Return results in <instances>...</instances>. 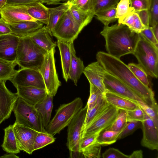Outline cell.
Here are the masks:
<instances>
[{"mask_svg": "<svg viewBox=\"0 0 158 158\" xmlns=\"http://www.w3.org/2000/svg\"><path fill=\"white\" fill-rule=\"evenodd\" d=\"M96 58L106 72L128 86L143 102L151 107L158 108L154 93L151 88L140 81L128 65L120 59L102 51L97 52Z\"/></svg>", "mask_w": 158, "mask_h": 158, "instance_id": "1", "label": "cell"}, {"mask_svg": "<svg viewBox=\"0 0 158 158\" xmlns=\"http://www.w3.org/2000/svg\"><path fill=\"white\" fill-rule=\"evenodd\" d=\"M100 34L105 39L107 53L119 59L133 54L139 38V33L123 24L104 26Z\"/></svg>", "mask_w": 158, "mask_h": 158, "instance_id": "2", "label": "cell"}, {"mask_svg": "<svg viewBox=\"0 0 158 158\" xmlns=\"http://www.w3.org/2000/svg\"><path fill=\"white\" fill-rule=\"evenodd\" d=\"M47 52L29 37L20 38L15 62L21 68L39 69Z\"/></svg>", "mask_w": 158, "mask_h": 158, "instance_id": "3", "label": "cell"}, {"mask_svg": "<svg viewBox=\"0 0 158 158\" xmlns=\"http://www.w3.org/2000/svg\"><path fill=\"white\" fill-rule=\"evenodd\" d=\"M139 34V40L132 54L148 75L157 78L158 48Z\"/></svg>", "mask_w": 158, "mask_h": 158, "instance_id": "4", "label": "cell"}, {"mask_svg": "<svg viewBox=\"0 0 158 158\" xmlns=\"http://www.w3.org/2000/svg\"><path fill=\"white\" fill-rule=\"evenodd\" d=\"M83 104L81 99L77 97L69 103L60 105L53 118L45 128L46 131L53 135L60 133L68 126L83 108Z\"/></svg>", "mask_w": 158, "mask_h": 158, "instance_id": "5", "label": "cell"}, {"mask_svg": "<svg viewBox=\"0 0 158 158\" xmlns=\"http://www.w3.org/2000/svg\"><path fill=\"white\" fill-rule=\"evenodd\" d=\"M15 122L38 132L46 131L41 117L35 106L31 105L19 97L13 111Z\"/></svg>", "mask_w": 158, "mask_h": 158, "instance_id": "6", "label": "cell"}, {"mask_svg": "<svg viewBox=\"0 0 158 158\" xmlns=\"http://www.w3.org/2000/svg\"><path fill=\"white\" fill-rule=\"evenodd\" d=\"M55 48L48 52L39 70L42 76L47 94L54 97L61 85L55 64Z\"/></svg>", "mask_w": 158, "mask_h": 158, "instance_id": "7", "label": "cell"}, {"mask_svg": "<svg viewBox=\"0 0 158 158\" xmlns=\"http://www.w3.org/2000/svg\"><path fill=\"white\" fill-rule=\"evenodd\" d=\"M83 29L76 23L69 10L59 19L52 32V35L69 42H73Z\"/></svg>", "mask_w": 158, "mask_h": 158, "instance_id": "8", "label": "cell"}, {"mask_svg": "<svg viewBox=\"0 0 158 158\" xmlns=\"http://www.w3.org/2000/svg\"><path fill=\"white\" fill-rule=\"evenodd\" d=\"M118 110V109L109 103L89 126L81 132V138L99 133L102 130L107 128L115 119Z\"/></svg>", "mask_w": 158, "mask_h": 158, "instance_id": "9", "label": "cell"}, {"mask_svg": "<svg viewBox=\"0 0 158 158\" xmlns=\"http://www.w3.org/2000/svg\"><path fill=\"white\" fill-rule=\"evenodd\" d=\"M10 81L16 88L34 87L45 89L44 81L39 69L21 68L16 71Z\"/></svg>", "mask_w": 158, "mask_h": 158, "instance_id": "10", "label": "cell"}, {"mask_svg": "<svg viewBox=\"0 0 158 158\" xmlns=\"http://www.w3.org/2000/svg\"><path fill=\"white\" fill-rule=\"evenodd\" d=\"M87 109L86 106L82 108L68 126L66 145L69 151H80L81 134Z\"/></svg>", "mask_w": 158, "mask_h": 158, "instance_id": "11", "label": "cell"}, {"mask_svg": "<svg viewBox=\"0 0 158 158\" xmlns=\"http://www.w3.org/2000/svg\"><path fill=\"white\" fill-rule=\"evenodd\" d=\"M13 131L20 150L31 154L38 131L16 122L12 125Z\"/></svg>", "mask_w": 158, "mask_h": 158, "instance_id": "12", "label": "cell"}, {"mask_svg": "<svg viewBox=\"0 0 158 158\" xmlns=\"http://www.w3.org/2000/svg\"><path fill=\"white\" fill-rule=\"evenodd\" d=\"M103 83L107 91L130 99L136 103L141 100L138 96L119 79L105 71Z\"/></svg>", "mask_w": 158, "mask_h": 158, "instance_id": "13", "label": "cell"}, {"mask_svg": "<svg viewBox=\"0 0 158 158\" xmlns=\"http://www.w3.org/2000/svg\"><path fill=\"white\" fill-rule=\"evenodd\" d=\"M6 81L0 80V125L10 117L15 103L19 97L6 87Z\"/></svg>", "mask_w": 158, "mask_h": 158, "instance_id": "14", "label": "cell"}, {"mask_svg": "<svg viewBox=\"0 0 158 158\" xmlns=\"http://www.w3.org/2000/svg\"><path fill=\"white\" fill-rule=\"evenodd\" d=\"M144 112V119L142 122L143 137L141 145L151 150H158V128L152 120Z\"/></svg>", "mask_w": 158, "mask_h": 158, "instance_id": "15", "label": "cell"}, {"mask_svg": "<svg viewBox=\"0 0 158 158\" xmlns=\"http://www.w3.org/2000/svg\"><path fill=\"white\" fill-rule=\"evenodd\" d=\"M0 15L8 24L24 21H36L27 12L25 5L14 6L6 4L0 10Z\"/></svg>", "mask_w": 158, "mask_h": 158, "instance_id": "16", "label": "cell"}, {"mask_svg": "<svg viewBox=\"0 0 158 158\" xmlns=\"http://www.w3.org/2000/svg\"><path fill=\"white\" fill-rule=\"evenodd\" d=\"M20 38L12 34L0 36V58L15 62Z\"/></svg>", "mask_w": 158, "mask_h": 158, "instance_id": "17", "label": "cell"}, {"mask_svg": "<svg viewBox=\"0 0 158 158\" xmlns=\"http://www.w3.org/2000/svg\"><path fill=\"white\" fill-rule=\"evenodd\" d=\"M105 71L97 61L85 67L83 72L89 83L96 86L103 94L106 91L103 83Z\"/></svg>", "mask_w": 158, "mask_h": 158, "instance_id": "18", "label": "cell"}, {"mask_svg": "<svg viewBox=\"0 0 158 158\" xmlns=\"http://www.w3.org/2000/svg\"><path fill=\"white\" fill-rule=\"evenodd\" d=\"M16 89V93L19 97L34 106L43 100L47 95L45 89L34 87H20Z\"/></svg>", "mask_w": 158, "mask_h": 158, "instance_id": "19", "label": "cell"}, {"mask_svg": "<svg viewBox=\"0 0 158 158\" xmlns=\"http://www.w3.org/2000/svg\"><path fill=\"white\" fill-rule=\"evenodd\" d=\"M50 35L44 25L26 36L29 37L36 44L48 52L57 46Z\"/></svg>", "mask_w": 158, "mask_h": 158, "instance_id": "20", "label": "cell"}, {"mask_svg": "<svg viewBox=\"0 0 158 158\" xmlns=\"http://www.w3.org/2000/svg\"><path fill=\"white\" fill-rule=\"evenodd\" d=\"M8 24L11 31V34L19 38L26 37L44 25L43 23L37 21H24Z\"/></svg>", "mask_w": 158, "mask_h": 158, "instance_id": "21", "label": "cell"}, {"mask_svg": "<svg viewBox=\"0 0 158 158\" xmlns=\"http://www.w3.org/2000/svg\"><path fill=\"white\" fill-rule=\"evenodd\" d=\"M71 43L57 39V45L60 53L63 77L66 82L69 79V72L71 59Z\"/></svg>", "mask_w": 158, "mask_h": 158, "instance_id": "22", "label": "cell"}, {"mask_svg": "<svg viewBox=\"0 0 158 158\" xmlns=\"http://www.w3.org/2000/svg\"><path fill=\"white\" fill-rule=\"evenodd\" d=\"M103 95L108 103L118 109L132 110L139 107L137 103L110 92L106 91Z\"/></svg>", "mask_w": 158, "mask_h": 158, "instance_id": "23", "label": "cell"}, {"mask_svg": "<svg viewBox=\"0 0 158 158\" xmlns=\"http://www.w3.org/2000/svg\"><path fill=\"white\" fill-rule=\"evenodd\" d=\"M71 59L70 64L69 78L77 85L78 81L85 68L83 61L76 54L73 42L71 44Z\"/></svg>", "mask_w": 158, "mask_h": 158, "instance_id": "24", "label": "cell"}, {"mask_svg": "<svg viewBox=\"0 0 158 158\" xmlns=\"http://www.w3.org/2000/svg\"><path fill=\"white\" fill-rule=\"evenodd\" d=\"M28 14L36 20L46 25L48 24L49 15L48 8L40 1L25 5Z\"/></svg>", "mask_w": 158, "mask_h": 158, "instance_id": "25", "label": "cell"}, {"mask_svg": "<svg viewBox=\"0 0 158 158\" xmlns=\"http://www.w3.org/2000/svg\"><path fill=\"white\" fill-rule=\"evenodd\" d=\"M70 7L71 6L68 1L65 2L61 3L58 6L48 8V21L46 27L51 36H52V31L59 19Z\"/></svg>", "mask_w": 158, "mask_h": 158, "instance_id": "26", "label": "cell"}, {"mask_svg": "<svg viewBox=\"0 0 158 158\" xmlns=\"http://www.w3.org/2000/svg\"><path fill=\"white\" fill-rule=\"evenodd\" d=\"M53 97L52 96L47 94L43 100L35 106L40 115L45 128L51 120L53 108Z\"/></svg>", "mask_w": 158, "mask_h": 158, "instance_id": "27", "label": "cell"}, {"mask_svg": "<svg viewBox=\"0 0 158 158\" xmlns=\"http://www.w3.org/2000/svg\"><path fill=\"white\" fill-rule=\"evenodd\" d=\"M4 134L1 145L3 151L8 153L17 154L20 152L13 131V126L10 125L4 129Z\"/></svg>", "mask_w": 158, "mask_h": 158, "instance_id": "28", "label": "cell"}, {"mask_svg": "<svg viewBox=\"0 0 158 158\" xmlns=\"http://www.w3.org/2000/svg\"><path fill=\"white\" fill-rule=\"evenodd\" d=\"M120 24L126 25L131 30L138 33H140L147 28L142 24L138 14L134 10L129 13Z\"/></svg>", "mask_w": 158, "mask_h": 158, "instance_id": "29", "label": "cell"}, {"mask_svg": "<svg viewBox=\"0 0 158 158\" xmlns=\"http://www.w3.org/2000/svg\"><path fill=\"white\" fill-rule=\"evenodd\" d=\"M109 103L103 97L99 100L96 104L91 109L88 110L81 132L84 130L108 105Z\"/></svg>", "mask_w": 158, "mask_h": 158, "instance_id": "30", "label": "cell"}, {"mask_svg": "<svg viewBox=\"0 0 158 158\" xmlns=\"http://www.w3.org/2000/svg\"><path fill=\"white\" fill-rule=\"evenodd\" d=\"M76 23L82 29L91 21L94 15L93 12H88L71 7L69 9Z\"/></svg>", "mask_w": 158, "mask_h": 158, "instance_id": "31", "label": "cell"}, {"mask_svg": "<svg viewBox=\"0 0 158 158\" xmlns=\"http://www.w3.org/2000/svg\"><path fill=\"white\" fill-rule=\"evenodd\" d=\"M121 131H116L107 129L103 130L98 134L96 143L103 146L113 144L118 140Z\"/></svg>", "mask_w": 158, "mask_h": 158, "instance_id": "32", "label": "cell"}, {"mask_svg": "<svg viewBox=\"0 0 158 158\" xmlns=\"http://www.w3.org/2000/svg\"><path fill=\"white\" fill-rule=\"evenodd\" d=\"M16 62L8 61L0 58V80H10L17 70Z\"/></svg>", "mask_w": 158, "mask_h": 158, "instance_id": "33", "label": "cell"}, {"mask_svg": "<svg viewBox=\"0 0 158 158\" xmlns=\"http://www.w3.org/2000/svg\"><path fill=\"white\" fill-rule=\"evenodd\" d=\"M55 140L54 135L46 131L38 132L34 144V150L42 148L54 143Z\"/></svg>", "mask_w": 158, "mask_h": 158, "instance_id": "34", "label": "cell"}, {"mask_svg": "<svg viewBox=\"0 0 158 158\" xmlns=\"http://www.w3.org/2000/svg\"><path fill=\"white\" fill-rule=\"evenodd\" d=\"M116 6L98 12L94 14V15L104 26H108L110 23L115 21L117 19Z\"/></svg>", "mask_w": 158, "mask_h": 158, "instance_id": "35", "label": "cell"}, {"mask_svg": "<svg viewBox=\"0 0 158 158\" xmlns=\"http://www.w3.org/2000/svg\"><path fill=\"white\" fill-rule=\"evenodd\" d=\"M127 120V111L118 109L117 116L112 123L107 128L113 131H121L125 126Z\"/></svg>", "mask_w": 158, "mask_h": 158, "instance_id": "36", "label": "cell"}, {"mask_svg": "<svg viewBox=\"0 0 158 158\" xmlns=\"http://www.w3.org/2000/svg\"><path fill=\"white\" fill-rule=\"evenodd\" d=\"M129 0H120L116 6V17L118 23L121 22L134 9L130 6Z\"/></svg>", "mask_w": 158, "mask_h": 158, "instance_id": "37", "label": "cell"}, {"mask_svg": "<svg viewBox=\"0 0 158 158\" xmlns=\"http://www.w3.org/2000/svg\"><path fill=\"white\" fill-rule=\"evenodd\" d=\"M127 65L130 69L140 81L144 85L150 87L148 75L139 64L130 63Z\"/></svg>", "mask_w": 158, "mask_h": 158, "instance_id": "38", "label": "cell"}, {"mask_svg": "<svg viewBox=\"0 0 158 158\" xmlns=\"http://www.w3.org/2000/svg\"><path fill=\"white\" fill-rule=\"evenodd\" d=\"M90 95L86 106L88 110L93 107L103 96L102 93L94 85L89 83Z\"/></svg>", "mask_w": 158, "mask_h": 158, "instance_id": "39", "label": "cell"}, {"mask_svg": "<svg viewBox=\"0 0 158 158\" xmlns=\"http://www.w3.org/2000/svg\"><path fill=\"white\" fill-rule=\"evenodd\" d=\"M142 125V122L140 121L127 120L125 126L119 134L118 140L124 138L131 135L138 129L141 128Z\"/></svg>", "mask_w": 158, "mask_h": 158, "instance_id": "40", "label": "cell"}, {"mask_svg": "<svg viewBox=\"0 0 158 158\" xmlns=\"http://www.w3.org/2000/svg\"><path fill=\"white\" fill-rule=\"evenodd\" d=\"M120 0H92L93 12L95 13L116 6Z\"/></svg>", "mask_w": 158, "mask_h": 158, "instance_id": "41", "label": "cell"}, {"mask_svg": "<svg viewBox=\"0 0 158 158\" xmlns=\"http://www.w3.org/2000/svg\"><path fill=\"white\" fill-rule=\"evenodd\" d=\"M137 103L145 113L152 120L156 126L158 128V108L151 107L140 100Z\"/></svg>", "mask_w": 158, "mask_h": 158, "instance_id": "42", "label": "cell"}, {"mask_svg": "<svg viewBox=\"0 0 158 158\" xmlns=\"http://www.w3.org/2000/svg\"><path fill=\"white\" fill-rule=\"evenodd\" d=\"M73 7L88 12H94L92 0H69L68 1Z\"/></svg>", "mask_w": 158, "mask_h": 158, "instance_id": "43", "label": "cell"}, {"mask_svg": "<svg viewBox=\"0 0 158 158\" xmlns=\"http://www.w3.org/2000/svg\"><path fill=\"white\" fill-rule=\"evenodd\" d=\"M82 152L85 158H100L101 145L95 143L86 148Z\"/></svg>", "mask_w": 158, "mask_h": 158, "instance_id": "44", "label": "cell"}, {"mask_svg": "<svg viewBox=\"0 0 158 158\" xmlns=\"http://www.w3.org/2000/svg\"><path fill=\"white\" fill-rule=\"evenodd\" d=\"M149 10V26L152 27L158 24V0H151Z\"/></svg>", "mask_w": 158, "mask_h": 158, "instance_id": "45", "label": "cell"}, {"mask_svg": "<svg viewBox=\"0 0 158 158\" xmlns=\"http://www.w3.org/2000/svg\"><path fill=\"white\" fill-rule=\"evenodd\" d=\"M130 7L135 12L141 10H149L151 0H129Z\"/></svg>", "mask_w": 158, "mask_h": 158, "instance_id": "46", "label": "cell"}, {"mask_svg": "<svg viewBox=\"0 0 158 158\" xmlns=\"http://www.w3.org/2000/svg\"><path fill=\"white\" fill-rule=\"evenodd\" d=\"M98 134H94L81 138L80 151L82 152L88 146L95 143Z\"/></svg>", "mask_w": 158, "mask_h": 158, "instance_id": "47", "label": "cell"}, {"mask_svg": "<svg viewBox=\"0 0 158 158\" xmlns=\"http://www.w3.org/2000/svg\"><path fill=\"white\" fill-rule=\"evenodd\" d=\"M103 158H129L127 155L118 149L110 148L102 154Z\"/></svg>", "mask_w": 158, "mask_h": 158, "instance_id": "48", "label": "cell"}, {"mask_svg": "<svg viewBox=\"0 0 158 158\" xmlns=\"http://www.w3.org/2000/svg\"><path fill=\"white\" fill-rule=\"evenodd\" d=\"M127 120H137L142 122L144 120V112L139 106L133 110L127 111Z\"/></svg>", "mask_w": 158, "mask_h": 158, "instance_id": "49", "label": "cell"}, {"mask_svg": "<svg viewBox=\"0 0 158 158\" xmlns=\"http://www.w3.org/2000/svg\"><path fill=\"white\" fill-rule=\"evenodd\" d=\"M151 43L158 48V40L156 38L150 27L146 28L140 33Z\"/></svg>", "mask_w": 158, "mask_h": 158, "instance_id": "50", "label": "cell"}, {"mask_svg": "<svg viewBox=\"0 0 158 158\" xmlns=\"http://www.w3.org/2000/svg\"><path fill=\"white\" fill-rule=\"evenodd\" d=\"M142 24L146 27H149L150 13L149 10H145L136 12Z\"/></svg>", "mask_w": 158, "mask_h": 158, "instance_id": "51", "label": "cell"}, {"mask_svg": "<svg viewBox=\"0 0 158 158\" xmlns=\"http://www.w3.org/2000/svg\"><path fill=\"white\" fill-rule=\"evenodd\" d=\"M11 34V31L9 24L0 18V36Z\"/></svg>", "mask_w": 158, "mask_h": 158, "instance_id": "52", "label": "cell"}, {"mask_svg": "<svg viewBox=\"0 0 158 158\" xmlns=\"http://www.w3.org/2000/svg\"><path fill=\"white\" fill-rule=\"evenodd\" d=\"M40 0H7L6 4L14 6L26 5Z\"/></svg>", "mask_w": 158, "mask_h": 158, "instance_id": "53", "label": "cell"}, {"mask_svg": "<svg viewBox=\"0 0 158 158\" xmlns=\"http://www.w3.org/2000/svg\"><path fill=\"white\" fill-rule=\"evenodd\" d=\"M69 0H40L43 3H45L48 5H57L60 4L61 2L67 1Z\"/></svg>", "mask_w": 158, "mask_h": 158, "instance_id": "54", "label": "cell"}, {"mask_svg": "<svg viewBox=\"0 0 158 158\" xmlns=\"http://www.w3.org/2000/svg\"><path fill=\"white\" fill-rule=\"evenodd\" d=\"M143 152L141 150L134 151L131 155H129V158H143Z\"/></svg>", "mask_w": 158, "mask_h": 158, "instance_id": "55", "label": "cell"}, {"mask_svg": "<svg viewBox=\"0 0 158 158\" xmlns=\"http://www.w3.org/2000/svg\"><path fill=\"white\" fill-rule=\"evenodd\" d=\"M69 151V157L81 158L84 157L82 152Z\"/></svg>", "mask_w": 158, "mask_h": 158, "instance_id": "56", "label": "cell"}, {"mask_svg": "<svg viewBox=\"0 0 158 158\" xmlns=\"http://www.w3.org/2000/svg\"><path fill=\"white\" fill-rule=\"evenodd\" d=\"M151 27L156 38L158 40V24Z\"/></svg>", "mask_w": 158, "mask_h": 158, "instance_id": "57", "label": "cell"}, {"mask_svg": "<svg viewBox=\"0 0 158 158\" xmlns=\"http://www.w3.org/2000/svg\"><path fill=\"white\" fill-rule=\"evenodd\" d=\"M19 157L15 155V154L12 153L6 154L3 155L2 156H0V158H19Z\"/></svg>", "mask_w": 158, "mask_h": 158, "instance_id": "58", "label": "cell"}, {"mask_svg": "<svg viewBox=\"0 0 158 158\" xmlns=\"http://www.w3.org/2000/svg\"><path fill=\"white\" fill-rule=\"evenodd\" d=\"M7 0H0V10L6 4Z\"/></svg>", "mask_w": 158, "mask_h": 158, "instance_id": "59", "label": "cell"}]
</instances>
